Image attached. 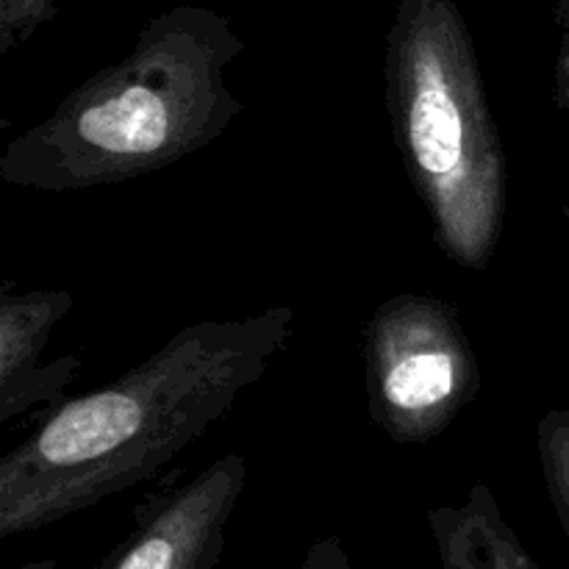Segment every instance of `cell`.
<instances>
[{
    "mask_svg": "<svg viewBox=\"0 0 569 569\" xmlns=\"http://www.w3.org/2000/svg\"><path fill=\"white\" fill-rule=\"evenodd\" d=\"M292 306L200 320L106 387L61 400L0 459V539L31 533L159 476L261 381Z\"/></svg>",
    "mask_w": 569,
    "mask_h": 569,
    "instance_id": "1",
    "label": "cell"
},
{
    "mask_svg": "<svg viewBox=\"0 0 569 569\" xmlns=\"http://www.w3.org/2000/svg\"><path fill=\"white\" fill-rule=\"evenodd\" d=\"M244 53L231 17L181 3L72 89L0 156V181L67 194L133 181L209 148L242 114L228 70Z\"/></svg>",
    "mask_w": 569,
    "mask_h": 569,
    "instance_id": "2",
    "label": "cell"
},
{
    "mask_svg": "<svg viewBox=\"0 0 569 569\" xmlns=\"http://www.w3.org/2000/svg\"><path fill=\"white\" fill-rule=\"evenodd\" d=\"M383 92L395 144L439 250L461 270L487 272L503 237L509 159L456 0H398Z\"/></svg>",
    "mask_w": 569,
    "mask_h": 569,
    "instance_id": "3",
    "label": "cell"
},
{
    "mask_svg": "<svg viewBox=\"0 0 569 569\" xmlns=\"http://www.w3.org/2000/svg\"><path fill=\"white\" fill-rule=\"evenodd\" d=\"M361 350L370 420L398 445L437 439L481 389L459 311L433 295L383 300L365 322Z\"/></svg>",
    "mask_w": 569,
    "mask_h": 569,
    "instance_id": "4",
    "label": "cell"
},
{
    "mask_svg": "<svg viewBox=\"0 0 569 569\" xmlns=\"http://www.w3.org/2000/svg\"><path fill=\"white\" fill-rule=\"evenodd\" d=\"M248 487V461L226 453L189 481L150 495L133 531L98 569H217Z\"/></svg>",
    "mask_w": 569,
    "mask_h": 569,
    "instance_id": "5",
    "label": "cell"
},
{
    "mask_svg": "<svg viewBox=\"0 0 569 569\" xmlns=\"http://www.w3.org/2000/svg\"><path fill=\"white\" fill-rule=\"evenodd\" d=\"M76 306L67 289L0 292V422L26 417L37 406H59L78 378L81 359L59 356L42 361L59 322Z\"/></svg>",
    "mask_w": 569,
    "mask_h": 569,
    "instance_id": "6",
    "label": "cell"
},
{
    "mask_svg": "<svg viewBox=\"0 0 569 569\" xmlns=\"http://www.w3.org/2000/svg\"><path fill=\"white\" fill-rule=\"evenodd\" d=\"M426 522L442 569H542L487 483H476L461 503L428 509Z\"/></svg>",
    "mask_w": 569,
    "mask_h": 569,
    "instance_id": "7",
    "label": "cell"
},
{
    "mask_svg": "<svg viewBox=\"0 0 569 569\" xmlns=\"http://www.w3.org/2000/svg\"><path fill=\"white\" fill-rule=\"evenodd\" d=\"M537 450L545 487L569 542V409H550L539 417Z\"/></svg>",
    "mask_w": 569,
    "mask_h": 569,
    "instance_id": "8",
    "label": "cell"
},
{
    "mask_svg": "<svg viewBox=\"0 0 569 569\" xmlns=\"http://www.w3.org/2000/svg\"><path fill=\"white\" fill-rule=\"evenodd\" d=\"M61 0H0V56L26 44L59 11Z\"/></svg>",
    "mask_w": 569,
    "mask_h": 569,
    "instance_id": "9",
    "label": "cell"
},
{
    "mask_svg": "<svg viewBox=\"0 0 569 569\" xmlns=\"http://www.w3.org/2000/svg\"><path fill=\"white\" fill-rule=\"evenodd\" d=\"M556 26L561 39L553 64V103L556 109L569 114V0H556Z\"/></svg>",
    "mask_w": 569,
    "mask_h": 569,
    "instance_id": "10",
    "label": "cell"
},
{
    "mask_svg": "<svg viewBox=\"0 0 569 569\" xmlns=\"http://www.w3.org/2000/svg\"><path fill=\"white\" fill-rule=\"evenodd\" d=\"M298 569H356L339 537H322L306 548Z\"/></svg>",
    "mask_w": 569,
    "mask_h": 569,
    "instance_id": "11",
    "label": "cell"
},
{
    "mask_svg": "<svg viewBox=\"0 0 569 569\" xmlns=\"http://www.w3.org/2000/svg\"><path fill=\"white\" fill-rule=\"evenodd\" d=\"M14 569H59L56 567V561H31V565H22V567H14Z\"/></svg>",
    "mask_w": 569,
    "mask_h": 569,
    "instance_id": "12",
    "label": "cell"
}]
</instances>
